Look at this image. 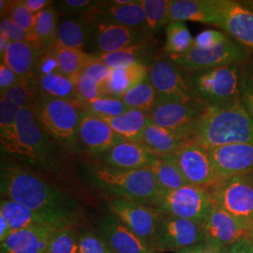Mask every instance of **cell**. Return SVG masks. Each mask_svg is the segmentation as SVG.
Masks as SVG:
<instances>
[{
    "label": "cell",
    "instance_id": "cell-1",
    "mask_svg": "<svg viewBox=\"0 0 253 253\" xmlns=\"http://www.w3.org/2000/svg\"><path fill=\"white\" fill-rule=\"evenodd\" d=\"M0 187L2 199L31 209L55 229L73 228L78 223V203L27 169L2 164Z\"/></svg>",
    "mask_w": 253,
    "mask_h": 253
},
{
    "label": "cell",
    "instance_id": "cell-2",
    "mask_svg": "<svg viewBox=\"0 0 253 253\" xmlns=\"http://www.w3.org/2000/svg\"><path fill=\"white\" fill-rule=\"evenodd\" d=\"M195 141L207 148L253 144V120L241 101L208 106L196 124Z\"/></svg>",
    "mask_w": 253,
    "mask_h": 253
},
{
    "label": "cell",
    "instance_id": "cell-3",
    "mask_svg": "<svg viewBox=\"0 0 253 253\" xmlns=\"http://www.w3.org/2000/svg\"><path fill=\"white\" fill-rule=\"evenodd\" d=\"M97 185L118 198L128 200L153 208L164 190L148 167L137 170L100 168L94 171Z\"/></svg>",
    "mask_w": 253,
    "mask_h": 253
},
{
    "label": "cell",
    "instance_id": "cell-4",
    "mask_svg": "<svg viewBox=\"0 0 253 253\" xmlns=\"http://www.w3.org/2000/svg\"><path fill=\"white\" fill-rule=\"evenodd\" d=\"M244 64H231L190 73L196 101L205 108L240 101Z\"/></svg>",
    "mask_w": 253,
    "mask_h": 253
},
{
    "label": "cell",
    "instance_id": "cell-5",
    "mask_svg": "<svg viewBox=\"0 0 253 253\" xmlns=\"http://www.w3.org/2000/svg\"><path fill=\"white\" fill-rule=\"evenodd\" d=\"M32 111L40 126L54 142L71 151L78 149L81 112L72 101L38 96Z\"/></svg>",
    "mask_w": 253,
    "mask_h": 253
},
{
    "label": "cell",
    "instance_id": "cell-6",
    "mask_svg": "<svg viewBox=\"0 0 253 253\" xmlns=\"http://www.w3.org/2000/svg\"><path fill=\"white\" fill-rule=\"evenodd\" d=\"M214 206L209 190L187 185L177 190L164 191L152 208L163 215L185 218L204 226Z\"/></svg>",
    "mask_w": 253,
    "mask_h": 253
},
{
    "label": "cell",
    "instance_id": "cell-7",
    "mask_svg": "<svg viewBox=\"0 0 253 253\" xmlns=\"http://www.w3.org/2000/svg\"><path fill=\"white\" fill-rule=\"evenodd\" d=\"M168 59L185 73H194L231 64H245L251 59V54L244 46L232 40L212 48L199 49L192 47L185 54L167 55Z\"/></svg>",
    "mask_w": 253,
    "mask_h": 253
},
{
    "label": "cell",
    "instance_id": "cell-8",
    "mask_svg": "<svg viewBox=\"0 0 253 253\" xmlns=\"http://www.w3.org/2000/svg\"><path fill=\"white\" fill-rule=\"evenodd\" d=\"M16 127L17 145L14 155L42 165L51 163L55 152L56 142L40 126L32 109H20Z\"/></svg>",
    "mask_w": 253,
    "mask_h": 253
},
{
    "label": "cell",
    "instance_id": "cell-9",
    "mask_svg": "<svg viewBox=\"0 0 253 253\" xmlns=\"http://www.w3.org/2000/svg\"><path fill=\"white\" fill-rule=\"evenodd\" d=\"M215 205L253 227V182L247 175L222 181L209 190Z\"/></svg>",
    "mask_w": 253,
    "mask_h": 253
},
{
    "label": "cell",
    "instance_id": "cell-10",
    "mask_svg": "<svg viewBox=\"0 0 253 253\" xmlns=\"http://www.w3.org/2000/svg\"><path fill=\"white\" fill-rule=\"evenodd\" d=\"M204 239L202 225L185 218L162 214L149 246L155 253H177L203 242Z\"/></svg>",
    "mask_w": 253,
    "mask_h": 253
},
{
    "label": "cell",
    "instance_id": "cell-11",
    "mask_svg": "<svg viewBox=\"0 0 253 253\" xmlns=\"http://www.w3.org/2000/svg\"><path fill=\"white\" fill-rule=\"evenodd\" d=\"M148 78L162 101L197 102L190 84L189 73L182 71L169 59L153 60L149 67Z\"/></svg>",
    "mask_w": 253,
    "mask_h": 253
},
{
    "label": "cell",
    "instance_id": "cell-12",
    "mask_svg": "<svg viewBox=\"0 0 253 253\" xmlns=\"http://www.w3.org/2000/svg\"><path fill=\"white\" fill-rule=\"evenodd\" d=\"M169 157L177 165L190 185L210 190L220 183L208 148L195 140L182 145Z\"/></svg>",
    "mask_w": 253,
    "mask_h": 253
},
{
    "label": "cell",
    "instance_id": "cell-13",
    "mask_svg": "<svg viewBox=\"0 0 253 253\" xmlns=\"http://www.w3.org/2000/svg\"><path fill=\"white\" fill-rule=\"evenodd\" d=\"M108 208L114 217L149 246L162 217L160 212L118 197L109 201Z\"/></svg>",
    "mask_w": 253,
    "mask_h": 253
},
{
    "label": "cell",
    "instance_id": "cell-14",
    "mask_svg": "<svg viewBox=\"0 0 253 253\" xmlns=\"http://www.w3.org/2000/svg\"><path fill=\"white\" fill-rule=\"evenodd\" d=\"M218 27L253 55V9L244 1L217 0Z\"/></svg>",
    "mask_w": 253,
    "mask_h": 253
},
{
    "label": "cell",
    "instance_id": "cell-15",
    "mask_svg": "<svg viewBox=\"0 0 253 253\" xmlns=\"http://www.w3.org/2000/svg\"><path fill=\"white\" fill-rule=\"evenodd\" d=\"M98 54L118 52L130 46L155 42L146 29L124 27L106 22L95 23L92 34Z\"/></svg>",
    "mask_w": 253,
    "mask_h": 253
},
{
    "label": "cell",
    "instance_id": "cell-16",
    "mask_svg": "<svg viewBox=\"0 0 253 253\" xmlns=\"http://www.w3.org/2000/svg\"><path fill=\"white\" fill-rule=\"evenodd\" d=\"M203 229L204 241L227 249L242 239L251 237L252 234V227L216 205L211 210Z\"/></svg>",
    "mask_w": 253,
    "mask_h": 253
},
{
    "label": "cell",
    "instance_id": "cell-17",
    "mask_svg": "<svg viewBox=\"0 0 253 253\" xmlns=\"http://www.w3.org/2000/svg\"><path fill=\"white\" fill-rule=\"evenodd\" d=\"M220 182L253 172V144H235L208 148Z\"/></svg>",
    "mask_w": 253,
    "mask_h": 253
},
{
    "label": "cell",
    "instance_id": "cell-18",
    "mask_svg": "<svg viewBox=\"0 0 253 253\" xmlns=\"http://www.w3.org/2000/svg\"><path fill=\"white\" fill-rule=\"evenodd\" d=\"M197 102L185 103L175 101H162L147 115L150 122L168 129H194L205 111Z\"/></svg>",
    "mask_w": 253,
    "mask_h": 253
},
{
    "label": "cell",
    "instance_id": "cell-19",
    "mask_svg": "<svg viewBox=\"0 0 253 253\" xmlns=\"http://www.w3.org/2000/svg\"><path fill=\"white\" fill-rule=\"evenodd\" d=\"M78 136L82 145L94 155H102L124 141L105 120L84 112H81Z\"/></svg>",
    "mask_w": 253,
    "mask_h": 253
},
{
    "label": "cell",
    "instance_id": "cell-20",
    "mask_svg": "<svg viewBox=\"0 0 253 253\" xmlns=\"http://www.w3.org/2000/svg\"><path fill=\"white\" fill-rule=\"evenodd\" d=\"M87 13L95 23L106 22L147 30L145 10L141 0H133L126 5H116L112 1H97Z\"/></svg>",
    "mask_w": 253,
    "mask_h": 253
},
{
    "label": "cell",
    "instance_id": "cell-21",
    "mask_svg": "<svg viewBox=\"0 0 253 253\" xmlns=\"http://www.w3.org/2000/svg\"><path fill=\"white\" fill-rule=\"evenodd\" d=\"M98 235L115 253H157L112 214L100 220Z\"/></svg>",
    "mask_w": 253,
    "mask_h": 253
},
{
    "label": "cell",
    "instance_id": "cell-22",
    "mask_svg": "<svg viewBox=\"0 0 253 253\" xmlns=\"http://www.w3.org/2000/svg\"><path fill=\"white\" fill-rule=\"evenodd\" d=\"M110 168L117 170H137L148 167L156 155L142 143L121 141L101 155Z\"/></svg>",
    "mask_w": 253,
    "mask_h": 253
},
{
    "label": "cell",
    "instance_id": "cell-23",
    "mask_svg": "<svg viewBox=\"0 0 253 253\" xmlns=\"http://www.w3.org/2000/svg\"><path fill=\"white\" fill-rule=\"evenodd\" d=\"M149 120V119H148ZM195 140L194 129H168L148 121L142 144L156 156H169L182 145Z\"/></svg>",
    "mask_w": 253,
    "mask_h": 253
},
{
    "label": "cell",
    "instance_id": "cell-24",
    "mask_svg": "<svg viewBox=\"0 0 253 253\" xmlns=\"http://www.w3.org/2000/svg\"><path fill=\"white\" fill-rule=\"evenodd\" d=\"M187 21L218 27L217 0H172L169 24Z\"/></svg>",
    "mask_w": 253,
    "mask_h": 253
},
{
    "label": "cell",
    "instance_id": "cell-25",
    "mask_svg": "<svg viewBox=\"0 0 253 253\" xmlns=\"http://www.w3.org/2000/svg\"><path fill=\"white\" fill-rule=\"evenodd\" d=\"M45 51L30 42H12L1 63L7 65L21 79L37 78V70L41 56Z\"/></svg>",
    "mask_w": 253,
    "mask_h": 253
},
{
    "label": "cell",
    "instance_id": "cell-26",
    "mask_svg": "<svg viewBox=\"0 0 253 253\" xmlns=\"http://www.w3.org/2000/svg\"><path fill=\"white\" fill-rule=\"evenodd\" d=\"M55 228H29L14 231L0 243V253H46Z\"/></svg>",
    "mask_w": 253,
    "mask_h": 253
},
{
    "label": "cell",
    "instance_id": "cell-27",
    "mask_svg": "<svg viewBox=\"0 0 253 253\" xmlns=\"http://www.w3.org/2000/svg\"><path fill=\"white\" fill-rule=\"evenodd\" d=\"M94 25L95 21L88 13L64 19L58 25L54 48L84 50Z\"/></svg>",
    "mask_w": 253,
    "mask_h": 253
},
{
    "label": "cell",
    "instance_id": "cell-28",
    "mask_svg": "<svg viewBox=\"0 0 253 253\" xmlns=\"http://www.w3.org/2000/svg\"><path fill=\"white\" fill-rule=\"evenodd\" d=\"M148 65L136 63L113 69L108 80L102 85L104 97L122 99L127 91L145 80L149 73Z\"/></svg>",
    "mask_w": 253,
    "mask_h": 253
},
{
    "label": "cell",
    "instance_id": "cell-29",
    "mask_svg": "<svg viewBox=\"0 0 253 253\" xmlns=\"http://www.w3.org/2000/svg\"><path fill=\"white\" fill-rule=\"evenodd\" d=\"M103 120H105L109 126L124 141L135 143L142 142L149 121L146 114L132 109L127 110L124 114L116 118Z\"/></svg>",
    "mask_w": 253,
    "mask_h": 253
},
{
    "label": "cell",
    "instance_id": "cell-30",
    "mask_svg": "<svg viewBox=\"0 0 253 253\" xmlns=\"http://www.w3.org/2000/svg\"><path fill=\"white\" fill-rule=\"evenodd\" d=\"M0 215L6 218L13 232L29 228H54L31 209L10 200L1 199Z\"/></svg>",
    "mask_w": 253,
    "mask_h": 253
},
{
    "label": "cell",
    "instance_id": "cell-31",
    "mask_svg": "<svg viewBox=\"0 0 253 253\" xmlns=\"http://www.w3.org/2000/svg\"><path fill=\"white\" fill-rule=\"evenodd\" d=\"M154 42H145L130 46L118 52L107 54H94L95 58L102 63L106 64L112 69L123 68L136 63L145 64L150 66L148 62L151 57V51Z\"/></svg>",
    "mask_w": 253,
    "mask_h": 253
},
{
    "label": "cell",
    "instance_id": "cell-32",
    "mask_svg": "<svg viewBox=\"0 0 253 253\" xmlns=\"http://www.w3.org/2000/svg\"><path fill=\"white\" fill-rule=\"evenodd\" d=\"M37 85L39 96L72 102L75 99L74 79L61 73L40 75L37 77Z\"/></svg>",
    "mask_w": 253,
    "mask_h": 253
},
{
    "label": "cell",
    "instance_id": "cell-33",
    "mask_svg": "<svg viewBox=\"0 0 253 253\" xmlns=\"http://www.w3.org/2000/svg\"><path fill=\"white\" fill-rule=\"evenodd\" d=\"M148 168L153 172L159 185L164 191L177 190L190 185L169 156H156Z\"/></svg>",
    "mask_w": 253,
    "mask_h": 253
},
{
    "label": "cell",
    "instance_id": "cell-34",
    "mask_svg": "<svg viewBox=\"0 0 253 253\" xmlns=\"http://www.w3.org/2000/svg\"><path fill=\"white\" fill-rule=\"evenodd\" d=\"M20 108L0 100V138L2 148L9 154L15 153L17 145L16 120Z\"/></svg>",
    "mask_w": 253,
    "mask_h": 253
},
{
    "label": "cell",
    "instance_id": "cell-35",
    "mask_svg": "<svg viewBox=\"0 0 253 253\" xmlns=\"http://www.w3.org/2000/svg\"><path fill=\"white\" fill-rule=\"evenodd\" d=\"M55 54L59 73L68 77L75 78L84 72L87 64L94 58L91 54L80 49L53 48Z\"/></svg>",
    "mask_w": 253,
    "mask_h": 253
},
{
    "label": "cell",
    "instance_id": "cell-36",
    "mask_svg": "<svg viewBox=\"0 0 253 253\" xmlns=\"http://www.w3.org/2000/svg\"><path fill=\"white\" fill-rule=\"evenodd\" d=\"M121 100L127 108L141 111L146 115H148L160 101L158 93L148 76L142 83L127 91Z\"/></svg>",
    "mask_w": 253,
    "mask_h": 253
},
{
    "label": "cell",
    "instance_id": "cell-37",
    "mask_svg": "<svg viewBox=\"0 0 253 253\" xmlns=\"http://www.w3.org/2000/svg\"><path fill=\"white\" fill-rule=\"evenodd\" d=\"M165 43L163 51L167 55L185 54L194 44L190 30L184 22H172L165 29Z\"/></svg>",
    "mask_w": 253,
    "mask_h": 253
},
{
    "label": "cell",
    "instance_id": "cell-38",
    "mask_svg": "<svg viewBox=\"0 0 253 253\" xmlns=\"http://www.w3.org/2000/svg\"><path fill=\"white\" fill-rule=\"evenodd\" d=\"M57 12L54 4L36 14V35L43 51L54 48L57 35Z\"/></svg>",
    "mask_w": 253,
    "mask_h": 253
},
{
    "label": "cell",
    "instance_id": "cell-39",
    "mask_svg": "<svg viewBox=\"0 0 253 253\" xmlns=\"http://www.w3.org/2000/svg\"><path fill=\"white\" fill-rule=\"evenodd\" d=\"M39 96L37 78L22 79L17 84L1 93V100H6L19 108H33Z\"/></svg>",
    "mask_w": 253,
    "mask_h": 253
},
{
    "label": "cell",
    "instance_id": "cell-40",
    "mask_svg": "<svg viewBox=\"0 0 253 253\" xmlns=\"http://www.w3.org/2000/svg\"><path fill=\"white\" fill-rule=\"evenodd\" d=\"M145 10L146 28L153 35L169 25L172 0H141Z\"/></svg>",
    "mask_w": 253,
    "mask_h": 253
},
{
    "label": "cell",
    "instance_id": "cell-41",
    "mask_svg": "<svg viewBox=\"0 0 253 253\" xmlns=\"http://www.w3.org/2000/svg\"><path fill=\"white\" fill-rule=\"evenodd\" d=\"M75 106L81 112L87 113L101 119L116 118L129 110L121 99L110 97H102Z\"/></svg>",
    "mask_w": 253,
    "mask_h": 253
},
{
    "label": "cell",
    "instance_id": "cell-42",
    "mask_svg": "<svg viewBox=\"0 0 253 253\" xmlns=\"http://www.w3.org/2000/svg\"><path fill=\"white\" fill-rule=\"evenodd\" d=\"M8 17L14 21L22 29H24L28 36L30 43L40 47L36 35V14L32 13L27 9L23 0L12 1Z\"/></svg>",
    "mask_w": 253,
    "mask_h": 253
},
{
    "label": "cell",
    "instance_id": "cell-43",
    "mask_svg": "<svg viewBox=\"0 0 253 253\" xmlns=\"http://www.w3.org/2000/svg\"><path fill=\"white\" fill-rule=\"evenodd\" d=\"M46 253H79L78 234L73 228L54 230L50 237Z\"/></svg>",
    "mask_w": 253,
    "mask_h": 253
},
{
    "label": "cell",
    "instance_id": "cell-44",
    "mask_svg": "<svg viewBox=\"0 0 253 253\" xmlns=\"http://www.w3.org/2000/svg\"><path fill=\"white\" fill-rule=\"evenodd\" d=\"M73 79L75 82V99L73 101L74 105H81L104 97L102 85L92 81L85 74L80 73Z\"/></svg>",
    "mask_w": 253,
    "mask_h": 253
},
{
    "label": "cell",
    "instance_id": "cell-45",
    "mask_svg": "<svg viewBox=\"0 0 253 253\" xmlns=\"http://www.w3.org/2000/svg\"><path fill=\"white\" fill-rule=\"evenodd\" d=\"M78 243L79 253H115L100 235L89 231L78 234Z\"/></svg>",
    "mask_w": 253,
    "mask_h": 253
},
{
    "label": "cell",
    "instance_id": "cell-46",
    "mask_svg": "<svg viewBox=\"0 0 253 253\" xmlns=\"http://www.w3.org/2000/svg\"><path fill=\"white\" fill-rule=\"evenodd\" d=\"M240 101L253 120V55L244 64Z\"/></svg>",
    "mask_w": 253,
    "mask_h": 253
},
{
    "label": "cell",
    "instance_id": "cell-47",
    "mask_svg": "<svg viewBox=\"0 0 253 253\" xmlns=\"http://www.w3.org/2000/svg\"><path fill=\"white\" fill-rule=\"evenodd\" d=\"M57 13L62 15H83L87 13L97 3L92 0H61L54 2Z\"/></svg>",
    "mask_w": 253,
    "mask_h": 253
},
{
    "label": "cell",
    "instance_id": "cell-48",
    "mask_svg": "<svg viewBox=\"0 0 253 253\" xmlns=\"http://www.w3.org/2000/svg\"><path fill=\"white\" fill-rule=\"evenodd\" d=\"M229 39L230 37L224 32L208 29L194 38L193 47L199 49H212L225 42Z\"/></svg>",
    "mask_w": 253,
    "mask_h": 253
},
{
    "label": "cell",
    "instance_id": "cell-49",
    "mask_svg": "<svg viewBox=\"0 0 253 253\" xmlns=\"http://www.w3.org/2000/svg\"><path fill=\"white\" fill-rule=\"evenodd\" d=\"M112 70L113 69L110 68L106 64L97 60L94 55L93 60L87 64L83 73L85 74L88 78H90L92 81L97 83L100 85H103L104 83L108 80Z\"/></svg>",
    "mask_w": 253,
    "mask_h": 253
},
{
    "label": "cell",
    "instance_id": "cell-50",
    "mask_svg": "<svg viewBox=\"0 0 253 253\" xmlns=\"http://www.w3.org/2000/svg\"><path fill=\"white\" fill-rule=\"evenodd\" d=\"M0 33L4 34L11 42H29L28 36H27V33L24 31V29H22L14 21H12L9 17L1 19Z\"/></svg>",
    "mask_w": 253,
    "mask_h": 253
},
{
    "label": "cell",
    "instance_id": "cell-51",
    "mask_svg": "<svg viewBox=\"0 0 253 253\" xmlns=\"http://www.w3.org/2000/svg\"><path fill=\"white\" fill-rule=\"evenodd\" d=\"M59 73L58 64L53 49L45 51L41 56L37 70V77L40 75Z\"/></svg>",
    "mask_w": 253,
    "mask_h": 253
},
{
    "label": "cell",
    "instance_id": "cell-52",
    "mask_svg": "<svg viewBox=\"0 0 253 253\" xmlns=\"http://www.w3.org/2000/svg\"><path fill=\"white\" fill-rule=\"evenodd\" d=\"M22 79L10 68L4 63L0 64V91L1 93L17 84Z\"/></svg>",
    "mask_w": 253,
    "mask_h": 253
},
{
    "label": "cell",
    "instance_id": "cell-53",
    "mask_svg": "<svg viewBox=\"0 0 253 253\" xmlns=\"http://www.w3.org/2000/svg\"><path fill=\"white\" fill-rule=\"evenodd\" d=\"M229 249L219 247L217 245L210 244L206 241L193 245L187 249L181 250L175 253H228Z\"/></svg>",
    "mask_w": 253,
    "mask_h": 253
},
{
    "label": "cell",
    "instance_id": "cell-54",
    "mask_svg": "<svg viewBox=\"0 0 253 253\" xmlns=\"http://www.w3.org/2000/svg\"><path fill=\"white\" fill-rule=\"evenodd\" d=\"M228 253H253V238L248 237L229 248Z\"/></svg>",
    "mask_w": 253,
    "mask_h": 253
},
{
    "label": "cell",
    "instance_id": "cell-55",
    "mask_svg": "<svg viewBox=\"0 0 253 253\" xmlns=\"http://www.w3.org/2000/svg\"><path fill=\"white\" fill-rule=\"evenodd\" d=\"M23 1L27 9L34 14L42 11L43 9L53 5L54 3L53 1H49V0H23Z\"/></svg>",
    "mask_w": 253,
    "mask_h": 253
},
{
    "label": "cell",
    "instance_id": "cell-56",
    "mask_svg": "<svg viewBox=\"0 0 253 253\" xmlns=\"http://www.w3.org/2000/svg\"><path fill=\"white\" fill-rule=\"evenodd\" d=\"M12 229L9 226L6 218L0 215V243L4 242L12 234Z\"/></svg>",
    "mask_w": 253,
    "mask_h": 253
},
{
    "label": "cell",
    "instance_id": "cell-57",
    "mask_svg": "<svg viewBox=\"0 0 253 253\" xmlns=\"http://www.w3.org/2000/svg\"><path fill=\"white\" fill-rule=\"evenodd\" d=\"M10 42H11L7 37L2 33H0V60H1V62L3 61L4 55L6 54V51H7Z\"/></svg>",
    "mask_w": 253,
    "mask_h": 253
},
{
    "label": "cell",
    "instance_id": "cell-58",
    "mask_svg": "<svg viewBox=\"0 0 253 253\" xmlns=\"http://www.w3.org/2000/svg\"><path fill=\"white\" fill-rule=\"evenodd\" d=\"M12 5V1L10 0H1L0 1V14L1 19L6 18L9 15V10Z\"/></svg>",
    "mask_w": 253,
    "mask_h": 253
},
{
    "label": "cell",
    "instance_id": "cell-59",
    "mask_svg": "<svg viewBox=\"0 0 253 253\" xmlns=\"http://www.w3.org/2000/svg\"><path fill=\"white\" fill-rule=\"evenodd\" d=\"M133 0H113L112 2L116 5H126L131 3Z\"/></svg>",
    "mask_w": 253,
    "mask_h": 253
},
{
    "label": "cell",
    "instance_id": "cell-60",
    "mask_svg": "<svg viewBox=\"0 0 253 253\" xmlns=\"http://www.w3.org/2000/svg\"><path fill=\"white\" fill-rule=\"evenodd\" d=\"M245 4L246 5H248L249 7H251V8H253V0H250V1H244Z\"/></svg>",
    "mask_w": 253,
    "mask_h": 253
},
{
    "label": "cell",
    "instance_id": "cell-61",
    "mask_svg": "<svg viewBox=\"0 0 253 253\" xmlns=\"http://www.w3.org/2000/svg\"><path fill=\"white\" fill-rule=\"evenodd\" d=\"M251 180L253 181V172H250V173H248V174H246Z\"/></svg>",
    "mask_w": 253,
    "mask_h": 253
},
{
    "label": "cell",
    "instance_id": "cell-62",
    "mask_svg": "<svg viewBox=\"0 0 253 253\" xmlns=\"http://www.w3.org/2000/svg\"><path fill=\"white\" fill-rule=\"evenodd\" d=\"M251 237L253 238V227L252 228V234H251Z\"/></svg>",
    "mask_w": 253,
    "mask_h": 253
}]
</instances>
